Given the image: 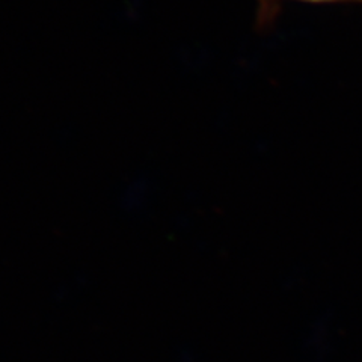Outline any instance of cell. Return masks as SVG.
<instances>
[{"mask_svg":"<svg viewBox=\"0 0 362 362\" xmlns=\"http://www.w3.org/2000/svg\"><path fill=\"white\" fill-rule=\"evenodd\" d=\"M282 2H299V4H310V5H341V4H358L362 5V0H264L263 16L264 18L270 14V8L276 6Z\"/></svg>","mask_w":362,"mask_h":362,"instance_id":"cell-1","label":"cell"}]
</instances>
